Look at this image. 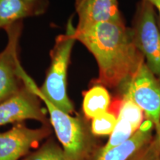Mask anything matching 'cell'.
Listing matches in <instances>:
<instances>
[{"label":"cell","instance_id":"cell-12","mask_svg":"<svg viewBox=\"0 0 160 160\" xmlns=\"http://www.w3.org/2000/svg\"><path fill=\"white\" fill-rule=\"evenodd\" d=\"M110 104L111 97L107 89L102 85H95L84 96V113L87 117L94 119L107 112Z\"/></svg>","mask_w":160,"mask_h":160},{"label":"cell","instance_id":"cell-20","mask_svg":"<svg viewBox=\"0 0 160 160\" xmlns=\"http://www.w3.org/2000/svg\"><path fill=\"white\" fill-rule=\"evenodd\" d=\"M159 82H160V79H159Z\"/></svg>","mask_w":160,"mask_h":160},{"label":"cell","instance_id":"cell-14","mask_svg":"<svg viewBox=\"0 0 160 160\" xmlns=\"http://www.w3.org/2000/svg\"><path fill=\"white\" fill-rule=\"evenodd\" d=\"M117 117L111 112H105L93 119L92 133L97 136L111 135L117 125Z\"/></svg>","mask_w":160,"mask_h":160},{"label":"cell","instance_id":"cell-6","mask_svg":"<svg viewBox=\"0 0 160 160\" xmlns=\"http://www.w3.org/2000/svg\"><path fill=\"white\" fill-rule=\"evenodd\" d=\"M8 34V42L0 53V103L9 99L19 91L21 65L17 56V48L21 33V25H14L5 28Z\"/></svg>","mask_w":160,"mask_h":160},{"label":"cell","instance_id":"cell-1","mask_svg":"<svg viewBox=\"0 0 160 160\" xmlns=\"http://www.w3.org/2000/svg\"><path fill=\"white\" fill-rule=\"evenodd\" d=\"M74 37L94 56L99 67L95 83L104 87L124 85L145 62L123 20L76 28Z\"/></svg>","mask_w":160,"mask_h":160},{"label":"cell","instance_id":"cell-9","mask_svg":"<svg viewBox=\"0 0 160 160\" xmlns=\"http://www.w3.org/2000/svg\"><path fill=\"white\" fill-rule=\"evenodd\" d=\"M77 29L108 22L122 21L117 0H76Z\"/></svg>","mask_w":160,"mask_h":160},{"label":"cell","instance_id":"cell-17","mask_svg":"<svg viewBox=\"0 0 160 160\" xmlns=\"http://www.w3.org/2000/svg\"><path fill=\"white\" fill-rule=\"evenodd\" d=\"M29 1L32 4V5L34 7L36 11H38L39 9V7L41 6L43 0H29Z\"/></svg>","mask_w":160,"mask_h":160},{"label":"cell","instance_id":"cell-3","mask_svg":"<svg viewBox=\"0 0 160 160\" xmlns=\"http://www.w3.org/2000/svg\"><path fill=\"white\" fill-rule=\"evenodd\" d=\"M19 75L26 87L42 100L47 106L56 134L62 145L64 152L68 158L70 160L81 159L87 146V138L82 122L59 109L46 99L34 81L24 71L22 65L19 67Z\"/></svg>","mask_w":160,"mask_h":160},{"label":"cell","instance_id":"cell-19","mask_svg":"<svg viewBox=\"0 0 160 160\" xmlns=\"http://www.w3.org/2000/svg\"><path fill=\"white\" fill-rule=\"evenodd\" d=\"M156 136H157L158 139H159V142H160V125H159V128L158 130V131L157 132V133H156Z\"/></svg>","mask_w":160,"mask_h":160},{"label":"cell","instance_id":"cell-13","mask_svg":"<svg viewBox=\"0 0 160 160\" xmlns=\"http://www.w3.org/2000/svg\"><path fill=\"white\" fill-rule=\"evenodd\" d=\"M139 128L140 125L132 121L131 118L119 112L115 128L112 132L108 143L101 149L99 153H105L109 150L124 143L128 140Z\"/></svg>","mask_w":160,"mask_h":160},{"label":"cell","instance_id":"cell-8","mask_svg":"<svg viewBox=\"0 0 160 160\" xmlns=\"http://www.w3.org/2000/svg\"><path fill=\"white\" fill-rule=\"evenodd\" d=\"M44 134L42 130L30 129L20 125L0 133V160H18Z\"/></svg>","mask_w":160,"mask_h":160},{"label":"cell","instance_id":"cell-18","mask_svg":"<svg viewBox=\"0 0 160 160\" xmlns=\"http://www.w3.org/2000/svg\"><path fill=\"white\" fill-rule=\"evenodd\" d=\"M148 1L155 8V9L159 11L160 14V0H148Z\"/></svg>","mask_w":160,"mask_h":160},{"label":"cell","instance_id":"cell-2","mask_svg":"<svg viewBox=\"0 0 160 160\" xmlns=\"http://www.w3.org/2000/svg\"><path fill=\"white\" fill-rule=\"evenodd\" d=\"M75 28L71 21H69L66 33L59 35L56 39L55 45L51 52V65L45 82L39 88L42 94L46 99L58 108L68 113H71L73 110L67 95L66 81L71 51L77 40L74 37Z\"/></svg>","mask_w":160,"mask_h":160},{"label":"cell","instance_id":"cell-4","mask_svg":"<svg viewBox=\"0 0 160 160\" xmlns=\"http://www.w3.org/2000/svg\"><path fill=\"white\" fill-rule=\"evenodd\" d=\"M155 8L148 0L137 5L132 30L137 48L146 59V65L160 79V29L156 17Z\"/></svg>","mask_w":160,"mask_h":160},{"label":"cell","instance_id":"cell-5","mask_svg":"<svg viewBox=\"0 0 160 160\" xmlns=\"http://www.w3.org/2000/svg\"><path fill=\"white\" fill-rule=\"evenodd\" d=\"M123 97L132 100L142 110L147 119L154 125L156 133L160 125V82L143 63L137 73L124 84Z\"/></svg>","mask_w":160,"mask_h":160},{"label":"cell","instance_id":"cell-11","mask_svg":"<svg viewBox=\"0 0 160 160\" xmlns=\"http://www.w3.org/2000/svg\"><path fill=\"white\" fill-rule=\"evenodd\" d=\"M35 11L29 0H0V28H7Z\"/></svg>","mask_w":160,"mask_h":160},{"label":"cell","instance_id":"cell-10","mask_svg":"<svg viewBox=\"0 0 160 160\" xmlns=\"http://www.w3.org/2000/svg\"><path fill=\"white\" fill-rule=\"evenodd\" d=\"M154 125L149 119L143 122L140 128L128 140L104 153H99L97 160H130L153 139Z\"/></svg>","mask_w":160,"mask_h":160},{"label":"cell","instance_id":"cell-16","mask_svg":"<svg viewBox=\"0 0 160 160\" xmlns=\"http://www.w3.org/2000/svg\"><path fill=\"white\" fill-rule=\"evenodd\" d=\"M27 160H70L65 153L54 146H47L39 150Z\"/></svg>","mask_w":160,"mask_h":160},{"label":"cell","instance_id":"cell-15","mask_svg":"<svg viewBox=\"0 0 160 160\" xmlns=\"http://www.w3.org/2000/svg\"><path fill=\"white\" fill-rule=\"evenodd\" d=\"M130 160H160V142L157 136Z\"/></svg>","mask_w":160,"mask_h":160},{"label":"cell","instance_id":"cell-7","mask_svg":"<svg viewBox=\"0 0 160 160\" xmlns=\"http://www.w3.org/2000/svg\"><path fill=\"white\" fill-rule=\"evenodd\" d=\"M34 97V93L25 86V89H20L0 103V126L24 119L42 120V112Z\"/></svg>","mask_w":160,"mask_h":160}]
</instances>
